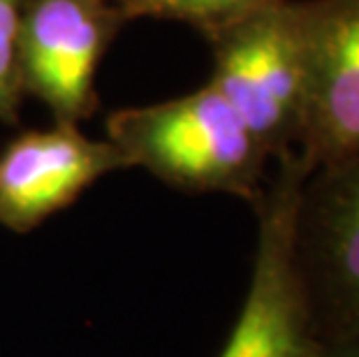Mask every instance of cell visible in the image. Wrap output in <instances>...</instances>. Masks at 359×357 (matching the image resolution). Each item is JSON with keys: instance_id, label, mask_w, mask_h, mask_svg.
<instances>
[{"instance_id": "cell-1", "label": "cell", "mask_w": 359, "mask_h": 357, "mask_svg": "<svg viewBox=\"0 0 359 357\" xmlns=\"http://www.w3.org/2000/svg\"><path fill=\"white\" fill-rule=\"evenodd\" d=\"M107 140L130 167L183 193H223L255 204L269 179L271 156L211 81L174 100L109 114Z\"/></svg>"}, {"instance_id": "cell-2", "label": "cell", "mask_w": 359, "mask_h": 357, "mask_svg": "<svg viewBox=\"0 0 359 357\" xmlns=\"http://www.w3.org/2000/svg\"><path fill=\"white\" fill-rule=\"evenodd\" d=\"M211 83L246 121L271 161L299 154L309 112V0H276L206 37Z\"/></svg>"}, {"instance_id": "cell-3", "label": "cell", "mask_w": 359, "mask_h": 357, "mask_svg": "<svg viewBox=\"0 0 359 357\" xmlns=\"http://www.w3.org/2000/svg\"><path fill=\"white\" fill-rule=\"evenodd\" d=\"M311 167L299 154L276 161L257 214V246L246 299L220 357H323L311 299L297 262L294 218Z\"/></svg>"}, {"instance_id": "cell-4", "label": "cell", "mask_w": 359, "mask_h": 357, "mask_svg": "<svg viewBox=\"0 0 359 357\" xmlns=\"http://www.w3.org/2000/svg\"><path fill=\"white\" fill-rule=\"evenodd\" d=\"M126 24L109 0H26L17 37L24 95L47 105L58 123L93 116L97 70Z\"/></svg>"}, {"instance_id": "cell-5", "label": "cell", "mask_w": 359, "mask_h": 357, "mask_svg": "<svg viewBox=\"0 0 359 357\" xmlns=\"http://www.w3.org/2000/svg\"><path fill=\"white\" fill-rule=\"evenodd\" d=\"M294 248L325 344L359 330V151L304 179Z\"/></svg>"}, {"instance_id": "cell-6", "label": "cell", "mask_w": 359, "mask_h": 357, "mask_svg": "<svg viewBox=\"0 0 359 357\" xmlns=\"http://www.w3.org/2000/svg\"><path fill=\"white\" fill-rule=\"evenodd\" d=\"M118 170H130L126 156L77 123L19 133L0 151V225L17 234L35 230Z\"/></svg>"}, {"instance_id": "cell-7", "label": "cell", "mask_w": 359, "mask_h": 357, "mask_svg": "<svg viewBox=\"0 0 359 357\" xmlns=\"http://www.w3.org/2000/svg\"><path fill=\"white\" fill-rule=\"evenodd\" d=\"M311 83L299 156L313 170L359 151V0H309Z\"/></svg>"}, {"instance_id": "cell-8", "label": "cell", "mask_w": 359, "mask_h": 357, "mask_svg": "<svg viewBox=\"0 0 359 357\" xmlns=\"http://www.w3.org/2000/svg\"><path fill=\"white\" fill-rule=\"evenodd\" d=\"M276 0H142L123 12L133 19H167L188 24L206 37Z\"/></svg>"}, {"instance_id": "cell-9", "label": "cell", "mask_w": 359, "mask_h": 357, "mask_svg": "<svg viewBox=\"0 0 359 357\" xmlns=\"http://www.w3.org/2000/svg\"><path fill=\"white\" fill-rule=\"evenodd\" d=\"M26 0H0V121L19 123L24 88L19 79L17 37Z\"/></svg>"}, {"instance_id": "cell-10", "label": "cell", "mask_w": 359, "mask_h": 357, "mask_svg": "<svg viewBox=\"0 0 359 357\" xmlns=\"http://www.w3.org/2000/svg\"><path fill=\"white\" fill-rule=\"evenodd\" d=\"M323 357H359V330L325 344Z\"/></svg>"}, {"instance_id": "cell-11", "label": "cell", "mask_w": 359, "mask_h": 357, "mask_svg": "<svg viewBox=\"0 0 359 357\" xmlns=\"http://www.w3.org/2000/svg\"><path fill=\"white\" fill-rule=\"evenodd\" d=\"M109 3L118 5V7H121V12H126V10H130V7H133V5L142 3V0H109Z\"/></svg>"}]
</instances>
